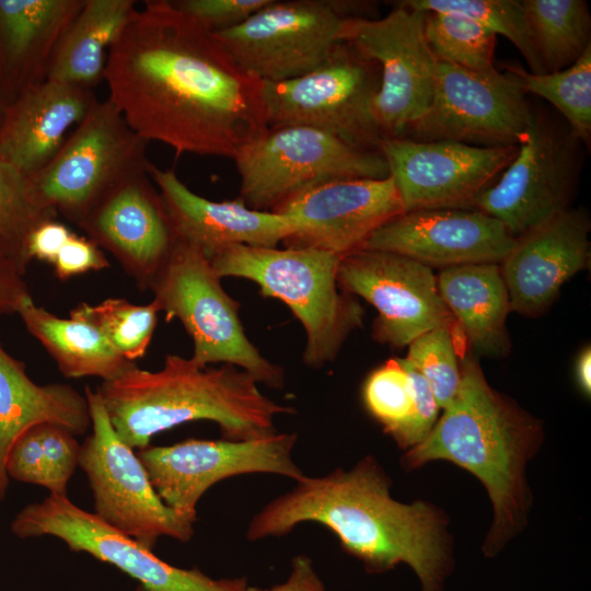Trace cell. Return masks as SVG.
Listing matches in <instances>:
<instances>
[{
  "instance_id": "cell-1",
  "label": "cell",
  "mask_w": 591,
  "mask_h": 591,
  "mask_svg": "<svg viewBox=\"0 0 591 591\" xmlns=\"http://www.w3.org/2000/svg\"><path fill=\"white\" fill-rule=\"evenodd\" d=\"M104 81L130 128L177 155L233 159L268 128L263 82L171 0L136 10L108 51Z\"/></svg>"
},
{
  "instance_id": "cell-2",
  "label": "cell",
  "mask_w": 591,
  "mask_h": 591,
  "mask_svg": "<svg viewBox=\"0 0 591 591\" xmlns=\"http://www.w3.org/2000/svg\"><path fill=\"white\" fill-rule=\"evenodd\" d=\"M390 486L372 456L349 471L304 476L254 515L247 538L282 536L300 523L316 522L329 529L368 572H385L404 563L417 575L421 591H442L452 569L445 518L425 501L395 500Z\"/></svg>"
},
{
  "instance_id": "cell-3",
  "label": "cell",
  "mask_w": 591,
  "mask_h": 591,
  "mask_svg": "<svg viewBox=\"0 0 591 591\" xmlns=\"http://www.w3.org/2000/svg\"><path fill=\"white\" fill-rule=\"evenodd\" d=\"M460 368L456 395L426 439L409 449L403 462L416 468L447 460L480 480L494 508V522L483 551L494 556L525 524V465L541 444L543 428L488 384L474 357H462Z\"/></svg>"
},
{
  "instance_id": "cell-4",
  "label": "cell",
  "mask_w": 591,
  "mask_h": 591,
  "mask_svg": "<svg viewBox=\"0 0 591 591\" xmlns=\"http://www.w3.org/2000/svg\"><path fill=\"white\" fill-rule=\"evenodd\" d=\"M95 392L118 437L139 450L157 433L194 420L216 422L227 440L264 438L277 432V415L296 413L237 367H204L177 355H167L158 371L136 366Z\"/></svg>"
},
{
  "instance_id": "cell-5",
  "label": "cell",
  "mask_w": 591,
  "mask_h": 591,
  "mask_svg": "<svg viewBox=\"0 0 591 591\" xmlns=\"http://www.w3.org/2000/svg\"><path fill=\"white\" fill-rule=\"evenodd\" d=\"M216 274L248 279L264 297L282 301L305 332L302 359L310 368L333 361L349 334L361 325L363 310L341 292L340 257L311 248L231 245L211 257Z\"/></svg>"
},
{
  "instance_id": "cell-6",
  "label": "cell",
  "mask_w": 591,
  "mask_h": 591,
  "mask_svg": "<svg viewBox=\"0 0 591 591\" xmlns=\"http://www.w3.org/2000/svg\"><path fill=\"white\" fill-rule=\"evenodd\" d=\"M220 280L200 250L177 239L149 289L166 321L177 318L192 337L194 361L204 367L231 364L257 383L281 389L283 370L248 339L239 316L240 303Z\"/></svg>"
},
{
  "instance_id": "cell-7",
  "label": "cell",
  "mask_w": 591,
  "mask_h": 591,
  "mask_svg": "<svg viewBox=\"0 0 591 591\" xmlns=\"http://www.w3.org/2000/svg\"><path fill=\"white\" fill-rule=\"evenodd\" d=\"M240 197L255 210L274 211L299 192L328 181L389 176L379 151L348 143L308 126L268 127L233 158Z\"/></svg>"
},
{
  "instance_id": "cell-8",
  "label": "cell",
  "mask_w": 591,
  "mask_h": 591,
  "mask_svg": "<svg viewBox=\"0 0 591 591\" xmlns=\"http://www.w3.org/2000/svg\"><path fill=\"white\" fill-rule=\"evenodd\" d=\"M380 82L378 62L341 40L308 73L263 82L268 127H313L380 152L384 136L373 116Z\"/></svg>"
},
{
  "instance_id": "cell-9",
  "label": "cell",
  "mask_w": 591,
  "mask_h": 591,
  "mask_svg": "<svg viewBox=\"0 0 591 591\" xmlns=\"http://www.w3.org/2000/svg\"><path fill=\"white\" fill-rule=\"evenodd\" d=\"M148 143L108 99L97 100L51 161L26 177L30 193L40 209L79 225L113 185L148 167Z\"/></svg>"
},
{
  "instance_id": "cell-10",
  "label": "cell",
  "mask_w": 591,
  "mask_h": 591,
  "mask_svg": "<svg viewBox=\"0 0 591 591\" xmlns=\"http://www.w3.org/2000/svg\"><path fill=\"white\" fill-rule=\"evenodd\" d=\"M366 4L335 0H270L216 36L232 58L262 82L301 77L341 42L349 18H369Z\"/></svg>"
},
{
  "instance_id": "cell-11",
  "label": "cell",
  "mask_w": 591,
  "mask_h": 591,
  "mask_svg": "<svg viewBox=\"0 0 591 591\" xmlns=\"http://www.w3.org/2000/svg\"><path fill=\"white\" fill-rule=\"evenodd\" d=\"M84 395L92 432L81 444L79 466L89 479L94 514L152 551L161 536L188 542L195 522L161 500L137 453L114 430L97 393L85 386Z\"/></svg>"
},
{
  "instance_id": "cell-12",
  "label": "cell",
  "mask_w": 591,
  "mask_h": 591,
  "mask_svg": "<svg viewBox=\"0 0 591 591\" xmlns=\"http://www.w3.org/2000/svg\"><path fill=\"white\" fill-rule=\"evenodd\" d=\"M425 12L401 1L383 18H349L341 40L381 70L373 116L384 136L402 137L428 109L436 86L437 60L424 33Z\"/></svg>"
},
{
  "instance_id": "cell-13",
  "label": "cell",
  "mask_w": 591,
  "mask_h": 591,
  "mask_svg": "<svg viewBox=\"0 0 591 591\" xmlns=\"http://www.w3.org/2000/svg\"><path fill=\"white\" fill-rule=\"evenodd\" d=\"M580 142L541 114L519 143L514 160L475 198L473 209L500 221L514 239L569 209Z\"/></svg>"
},
{
  "instance_id": "cell-14",
  "label": "cell",
  "mask_w": 591,
  "mask_h": 591,
  "mask_svg": "<svg viewBox=\"0 0 591 591\" xmlns=\"http://www.w3.org/2000/svg\"><path fill=\"white\" fill-rule=\"evenodd\" d=\"M21 538L50 535L73 552H84L138 581L137 591H250L245 578L213 579L199 569H184L114 530L68 496L49 494L23 508L11 523Z\"/></svg>"
},
{
  "instance_id": "cell-15",
  "label": "cell",
  "mask_w": 591,
  "mask_h": 591,
  "mask_svg": "<svg viewBox=\"0 0 591 591\" xmlns=\"http://www.w3.org/2000/svg\"><path fill=\"white\" fill-rule=\"evenodd\" d=\"M296 433H274L251 440H198L137 452L149 479L170 508L196 521V506L216 483L240 474L271 473L302 479L305 475L292 460Z\"/></svg>"
},
{
  "instance_id": "cell-16",
  "label": "cell",
  "mask_w": 591,
  "mask_h": 591,
  "mask_svg": "<svg viewBox=\"0 0 591 591\" xmlns=\"http://www.w3.org/2000/svg\"><path fill=\"white\" fill-rule=\"evenodd\" d=\"M519 146L478 147L456 141H381L389 176L404 210L473 209L475 198L514 160Z\"/></svg>"
},
{
  "instance_id": "cell-17",
  "label": "cell",
  "mask_w": 591,
  "mask_h": 591,
  "mask_svg": "<svg viewBox=\"0 0 591 591\" xmlns=\"http://www.w3.org/2000/svg\"><path fill=\"white\" fill-rule=\"evenodd\" d=\"M533 113L525 94L511 77L502 83L491 82L437 61L432 101L402 138L448 140L478 147L519 146Z\"/></svg>"
},
{
  "instance_id": "cell-18",
  "label": "cell",
  "mask_w": 591,
  "mask_h": 591,
  "mask_svg": "<svg viewBox=\"0 0 591 591\" xmlns=\"http://www.w3.org/2000/svg\"><path fill=\"white\" fill-rule=\"evenodd\" d=\"M337 281L344 292L374 306L373 338L391 347L408 346L434 327L455 323L432 268L406 256L358 250L340 258Z\"/></svg>"
},
{
  "instance_id": "cell-19",
  "label": "cell",
  "mask_w": 591,
  "mask_h": 591,
  "mask_svg": "<svg viewBox=\"0 0 591 591\" xmlns=\"http://www.w3.org/2000/svg\"><path fill=\"white\" fill-rule=\"evenodd\" d=\"M289 218L294 231L282 244L344 257L361 250L381 227L405 212L394 185L381 179H334L310 186L274 211Z\"/></svg>"
},
{
  "instance_id": "cell-20",
  "label": "cell",
  "mask_w": 591,
  "mask_h": 591,
  "mask_svg": "<svg viewBox=\"0 0 591 591\" xmlns=\"http://www.w3.org/2000/svg\"><path fill=\"white\" fill-rule=\"evenodd\" d=\"M78 227L142 290L150 288L177 240L148 167L113 185Z\"/></svg>"
},
{
  "instance_id": "cell-21",
  "label": "cell",
  "mask_w": 591,
  "mask_h": 591,
  "mask_svg": "<svg viewBox=\"0 0 591 591\" xmlns=\"http://www.w3.org/2000/svg\"><path fill=\"white\" fill-rule=\"evenodd\" d=\"M514 243L494 217L477 209L450 208L406 211L376 230L362 248L396 253L443 269L500 265Z\"/></svg>"
},
{
  "instance_id": "cell-22",
  "label": "cell",
  "mask_w": 591,
  "mask_h": 591,
  "mask_svg": "<svg viewBox=\"0 0 591 591\" xmlns=\"http://www.w3.org/2000/svg\"><path fill=\"white\" fill-rule=\"evenodd\" d=\"M590 219L582 209H567L515 239L500 264L510 310L528 316L544 313L563 285L590 259Z\"/></svg>"
},
{
  "instance_id": "cell-23",
  "label": "cell",
  "mask_w": 591,
  "mask_h": 591,
  "mask_svg": "<svg viewBox=\"0 0 591 591\" xmlns=\"http://www.w3.org/2000/svg\"><path fill=\"white\" fill-rule=\"evenodd\" d=\"M148 172L176 237L200 250L208 259L236 244L277 247L294 231L289 218L252 209L241 197L212 201L197 195L172 169L150 162Z\"/></svg>"
},
{
  "instance_id": "cell-24",
  "label": "cell",
  "mask_w": 591,
  "mask_h": 591,
  "mask_svg": "<svg viewBox=\"0 0 591 591\" xmlns=\"http://www.w3.org/2000/svg\"><path fill=\"white\" fill-rule=\"evenodd\" d=\"M97 101L90 89L45 79L8 104L0 161L30 177L47 165Z\"/></svg>"
},
{
  "instance_id": "cell-25",
  "label": "cell",
  "mask_w": 591,
  "mask_h": 591,
  "mask_svg": "<svg viewBox=\"0 0 591 591\" xmlns=\"http://www.w3.org/2000/svg\"><path fill=\"white\" fill-rule=\"evenodd\" d=\"M85 0H0V91L8 104L44 81Z\"/></svg>"
},
{
  "instance_id": "cell-26",
  "label": "cell",
  "mask_w": 591,
  "mask_h": 591,
  "mask_svg": "<svg viewBox=\"0 0 591 591\" xmlns=\"http://www.w3.org/2000/svg\"><path fill=\"white\" fill-rule=\"evenodd\" d=\"M50 422L79 436L91 426L85 395L62 383L36 384L0 344V501L9 484L5 470L14 441L30 427Z\"/></svg>"
},
{
  "instance_id": "cell-27",
  "label": "cell",
  "mask_w": 591,
  "mask_h": 591,
  "mask_svg": "<svg viewBox=\"0 0 591 591\" xmlns=\"http://www.w3.org/2000/svg\"><path fill=\"white\" fill-rule=\"evenodd\" d=\"M439 294L473 350L501 358L510 351L506 326L510 310L499 264H470L441 269Z\"/></svg>"
},
{
  "instance_id": "cell-28",
  "label": "cell",
  "mask_w": 591,
  "mask_h": 591,
  "mask_svg": "<svg viewBox=\"0 0 591 591\" xmlns=\"http://www.w3.org/2000/svg\"><path fill=\"white\" fill-rule=\"evenodd\" d=\"M136 10L134 0H85L59 39L46 79L92 90L104 80L108 51Z\"/></svg>"
},
{
  "instance_id": "cell-29",
  "label": "cell",
  "mask_w": 591,
  "mask_h": 591,
  "mask_svg": "<svg viewBox=\"0 0 591 591\" xmlns=\"http://www.w3.org/2000/svg\"><path fill=\"white\" fill-rule=\"evenodd\" d=\"M362 396L369 413L402 448L424 441L438 420L440 407L430 386L405 358L372 371Z\"/></svg>"
},
{
  "instance_id": "cell-30",
  "label": "cell",
  "mask_w": 591,
  "mask_h": 591,
  "mask_svg": "<svg viewBox=\"0 0 591 591\" xmlns=\"http://www.w3.org/2000/svg\"><path fill=\"white\" fill-rule=\"evenodd\" d=\"M27 332L34 336L57 363L66 378L96 376L115 380L137 364L121 357L91 324L59 317L26 301L19 310Z\"/></svg>"
},
{
  "instance_id": "cell-31",
  "label": "cell",
  "mask_w": 591,
  "mask_h": 591,
  "mask_svg": "<svg viewBox=\"0 0 591 591\" xmlns=\"http://www.w3.org/2000/svg\"><path fill=\"white\" fill-rule=\"evenodd\" d=\"M74 437L66 428L50 422L30 427L8 453V476L43 486L49 494L67 496V486L79 465L81 449Z\"/></svg>"
},
{
  "instance_id": "cell-32",
  "label": "cell",
  "mask_w": 591,
  "mask_h": 591,
  "mask_svg": "<svg viewBox=\"0 0 591 591\" xmlns=\"http://www.w3.org/2000/svg\"><path fill=\"white\" fill-rule=\"evenodd\" d=\"M546 73L572 65L591 45V15L583 0H521Z\"/></svg>"
},
{
  "instance_id": "cell-33",
  "label": "cell",
  "mask_w": 591,
  "mask_h": 591,
  "mask_svg": "<svg viewBox=\"0 0 591 591\" xmlns=\"http://www.w3.org/2000/svg\"><path fill=\"white\" fill-rule=\"evenodd\" d=\"M424 33L433 57L491 82L509 80L493 62L496 34L452 12H425Z\"/></svg>"
},
{
  "instance_id": "cell-34",
  "label": "cell",
  "mask_w": 591,
  "mask_h": 591,
  "mask_svg": "<svg viewBox=\"0 0 591 591\" xmlns=\"http://www.w3.org/2000/svg\"><path fill=\"white\" fill-rule=\"evenodd\" d=\"M507 73L525 93L549 102L566 119L575 138L591 144V45L569 67L544 74H534L518 66H508Z\"/></svg>"
},
{
  "instance_id": "cell-35",
  "label": "cell",
  "mask_w": 591,
  "mask_h": 591,
  "mask_svg": "<svg viewBox=\"0 0 591 591\" xmlns=\"http://www.w3.org/2000/svg\"><path fill=\"white\" fill-rule=\"evenodd\" d=\"M159 312L153 300L138 305L109 298L94 305L81 302L70 311V317L94 326L121 357L135 362L144 356L151 343Z\"/></svg>"
},
{
  "instance_id": "cell-36",
  "label": "cell",
  "mask_w": 591,
  "mask_h": 591,
  "mask_svg": "<svg viewBox=\"0 0 591 591\" xmlns=\"http://www.w3.org/2000/svg\"><path fill=\"white\" fill-rule=\"evenodd\" d=\"M55 215L34 201L26 177L0 161V263L24 276L32 262L27 242L33 229Z\"/></svg>"
},
{
  "instance_id": "cell-37",
  "label": "cell",
  "mask_w": 591,
  "mask_h": 591,
  "mask_svg": "<svg viewBox=\"0 0 591 591\" xmlns=\"http://www.w3.org/2000/svg\"><path fill=\"white\" fill-rule=\"evenodd\" d=\"M401 2L418 11L452 12L467 16L494 34L509 39L524 57L531 73H546L535 48L524 9L519 0H404Z\"/></svg>"
},
{
  "instance_id": "cell-38",
  "label": "cell",
  "mask_w": 591,
  "mask_h": 591,
  "mask_svg": "<svg viewBox=\"0 0 591 591\" xmlns=\"http://www.w3.org/2000/svg\"><path fill=\"white\" fill-rule=\"evenodd\" d=\"M455 324H443L428 331L408 345L405 358L425 378L440 408L456 395L461 381Z\"/></svg>"
},
{
  "instance_id": "cell-39",
  "label": "cell",
  "mask_w": 591,
  "mask_h": 591,
  "mask_svg": "<svg viewBox=\"0 0 591 591\" xmlns=\"http://www.w3.org/2000/svg\"><path fill=\"white\" fill-rule=\"evenodd\" d=\"M270 0H171L172 4L216 33L231 28Z\"/></svg>"
},
{
  "instance_id": "cell-40",
  "label": "cell",
  "mask_w": 591,
  "mask_h": 591,
  "mask_svg": "<svg viewBox=\"0 0 591 591\" xmlns=\"http://www.w3.org/2000/svg\"><path fill=\"white\" fill-rule=\"evenodd\" d=\"M51 265L55 275L61 280L111 266L101 247L86 236L76 233L66 242Z\"/></svg>"
},
{
  "instance_id": "cell-41",
  "label": "cell",
  "mask_w": 591,
  "mask_h": 591,
  "mask_svg": "<svg viewBox=\"0 0 591 591\" xmlns=\"http://www.w3.org/2000/svg\"><path fill=\"white\" fill-rule=\"evenodd\" d=\"M72 234L73 232L56 218L42 221L33 229L28 237L30 258L53 264Z\"/></svg>"
},
{
  "instance_id": "cell-42",
  "label": "cell",
  "mask_w": 591,
  "mask_h": 591,
  "mask_svg": "<svg viewBox=\"0 0 591 591\" xmlns=\"http://www.w3.org/2000/svg\"><path fill=\"white\" fill-rule=\"evenodd\" d=\"M24 276L0 263V315L18 313L32 299Z\"/></svg>"
},
{
  "instance_id": "cell-43",
  "label": "cell",
  "mask_w": 591,
  "mask_h": 591,
  "mask_svg": "<svg viewBox=\"0 0 591 591\" xmlns=\"http://www.w3.org/2000/svg\"><path fill=\"white\" fill-rule=\"evenodd\" d=\"M250 591H325L322 580L305 555L292 559L291 572L287 581L269 589L250 587Z\"/></svg>"
},
{
  "instance_id": "cell-44",
  "label": "cell",
  "mask_w": 591,
  "mask_h": 591,
  "mask_svg": "<svg viewBox=\"0 0 591 591\" xmlns=\"http://www.w3.org/2000/svg\"><path fill=\"white\" fill-rule=\"evenodd\" d=\"M576 378L584 394L591 393V350L584 348L576 362Z\"/></svg>"
},
{
  "instance_id": "cell-45",
  "label": "cell",
  "mask_w": 591,
  "mask_h": 591,
  "mask_svg": "<svg viewBox=\"0 0 591 591\" xmlns=\"http://www.w3.org/2000/svg\"><path fill=\"white\" fill-rule=\"evenodd\" d=\"M7 106H8V103L0 91V125L3 119Z\"/></svg>"
}]
</instances>
